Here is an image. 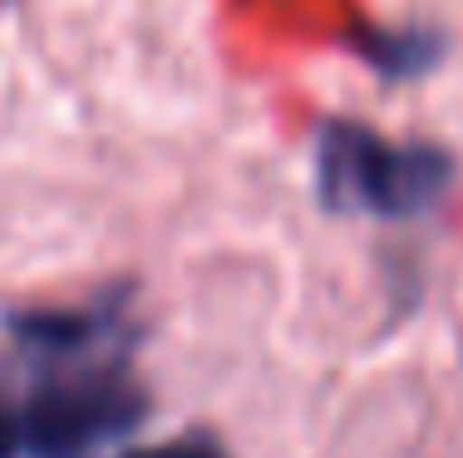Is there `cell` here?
<instances>
[{
    "label": "cell",
    "mask_w": 463,
    "mask_h": 458,
    "mask_svg": "<svg viewBox=\"0 0 463 458\" xmlns=\"http://www.w3.org/2000/svg\"><path fill=\"white\" fill-rule=\"evenodd\" d=\"M454 182V158L434 144H394L355 118H330L316 138V192L330 212L419 217Z\"/></svg>",
    "instance_id": "1"
},
{
    "label": "cell",
    "mask_w": 463,
    "mask_h": 458,
    "mask_svg": "<svg viewBox=\"0 0 463 458\" xmlns=\"http://www.w3.org/2000/svg\"><path fill=\"white\" fill-rule=\"evenodd\" d=\"M148 414L143 385L114 365H90L70 375H50L20 409L30 458H94L104 444L124 439Z\"/></svg>",
    "instance_id": "2"
},
{
    "label": "cell",
    "mask_w": 463,
    "mask_h": 458,
    "mask_svg": "<svg viewBox=\"0 0 463 458\" xmlns=\"http://www.w3.org/2000/svg\"><path fill=\"white\" fill-rule=\"evenodd\" d=\"M10 335L25 345L30 355L45 360H84L99 355L124 335V315L118 301L104 305H54V311H15L10 315Z\"/></svg>",
    "instance_id": "3"
},
{
    "label": "cell",
    "mask_w": 463,
    "mask_h": 458,
    "mask_svg": "<svg viewBox=\"0 0 463 458\" xmlns=\"http://www.w3.org/2000/svg\"><path fill=\"white\" fill-rule=\"evenodd\" d=\"M360 50L384 79H410V74H424L439 60L434 35H424V30H384V35L360 40Z\"/></svg>",
    "instance_id": "4"
},
{
    "label": "cell",
    "mask_w": 463,
    "mask_h": 458,
    "mask_svg": "<svg viewBox=\"0 0 463 458\" xmlns=\"http://www.w3.org/2000/svg\"><path fill=\"white\" fill-rule=\"evenodd\" d=\"M124 458H227V449L217 439H207V434H183V439H163L153 449H134Z\"/></svg>",
    "instance_id": "5"
},
{
    "label": "cell",
    "mask_w": 463,
    "mask_h": 458,
    "mask_svg": "<svg viewBox=\"0 0 463 458\" xmlns=\"http://www.w3.org/2000/svg\"><path fill=\"white\" fill-rule=\"evenodd\" d=\"M25 453V434H20V414L0 399V458H20Z\"/></svg>",
    "instance_id": "6"
},
{
    "label": "cell",
    "mask_w": 463,
    "mask_h": 458,
    "mask_svg": "<svg viewBox=\"0 0 463 458\" xmlns=\"http://www.w3.org/2000/svg\"><path fill=\"white\" fill-rule=\"evenodd\" d=\"M5 5H10V0H0V10H5Z\"/></svg>",
    "instance_id": "7"
}]
</instances>
